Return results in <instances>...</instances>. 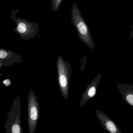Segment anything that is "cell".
<instances>
[{
    "label": "cell",
    "mask_w": 133,
    "mask_h": 133,
    "mask_svg": "<svg viewBox=\"0 0 133 133\" xmlns=\"http://www.w3.org/2000/svg\"><path fill=\"white\" fill-rule=\"evenodd\" d=\"M58 83L62 97L65 100L68 98L70 79L72 72L70 64L59 55L57 61Z\"/></svg>",
    "instance_id": "obj_4"
},
{
    "label": "cell",
    "mask_w": 133,
    "mask_h": 133,
    "mask_svg": "<svg viewBox=\"0 0 133 133\" xmlns=\"http://www.w3.org/2000/svg\"><path fill=\"white\" fill-rule=\"evenodd\" d=\"M27 110L29 133H35L39 118L40 109L37 97L33 90H30L28 95Z\"/></svg>",
    "instance_id": "obj_5"
},
{
    "label": "cell",
    "mask_w": 133,
    "mask_h": 133,
    "mask_svg": "<svg viewBox=\"0 0 133 133\" xmlns=\"http://www.w3.org/2000/svg\"><path fill=\"white\" fill-rule=\"evenodd\" d=\"M101 78V74L99 73L90 83L88 84L81 99L80 109L83 107L89 100L94 98L96 95L97 88Z\"/></svg>",
    "instance_id": "obj_7"
},
{
    "label": "cell",
    "mask_w": 133,
    "mask_h": 133,
    "mask_svg": "<svg viewBox=\"0 0 133 133\" xmlns=\"http://www.w3.org/2000/svg\"><path fill=\"white\" fill-rule=\"evenodd\" d=\"M20 10H13L11 12L10 18L16 24V27L13 29L14 32L19 35L20 38L26 41L34 38L39 32V26L36 22H31L25 19L17 18L16 14Z\"/></svg>",
    "instance_id": "obj_2"
},
{
    "label": "cell",
    "mask_w": 133,
    "mask_h": 133,
    "mask_svg": "<svg viewBox=\"0 0 133 133\" xmlns=\"http://www.w3.org/2000/svg\"><path fill=\"white\" fill-rule=\"evenodd\" d=\"M63 0H51V10L57 12Z\"/></svg>",
    "instance_id": "obj_10"
},
{
    "label": "cell",
    "mask_w": 133,
    "mask_h": 133,
    "mask_svg": "<svg viewBox=\"0 0 133 133\" xmlns=\"http://www.w3.org/2000/svg\"><path fill=\"white\" fill-rule=\"evenodd\" d=\"M71 8L72 15L70 21L77 30L78 37L89 48L93 50L95 44L88 25L75 3L73 4Z\"/></svg>",
    "instance_id": "obj_1"
},
{
    "label": "cell",
    "mask_w": 133,
    "mask_h": 133,
    "mask_svg": "<svg viewBox=\"0 0 133 133\" xmlns=\"http://www.w3.org/2000/svg\"><path fill=\"white\" fill-rule=\"evenodd\" d=\"M3 74H2L1 73V72H0V77H2L3 76Z\"/></svg>",
    "instance_id": "obj_12"
},
{
    "label": "cell",
    "mask_w": 133,
    "mask_h": 133,
    "mask_svg": "<svg viewBox=\"0 0 133 133\" xmlns=\"http://www.w3.org/2000/svg\"><path fill=\"white\" fill-rule=\"evenodd\" d=\"M23 61L22 57L12 51L0 48V67H10Z\"/></svg>",
    "instance_id": "obj_6"
},
{
    "label": "cell",
    "mask_w": 133,
    "mask_h": 133,
    "mask_svg": "<svg viewBox=\"0 0 133 133\" xmlns=\"http://www.w3.org/2000/svg\"><path fill=\"white\" fill-rule=\"evenodd\" d=\"M133 37V24L132 26V30L130 32V34L129 37V40L130 42H131L132 41V39Z\"/></svg>",
    "instance_id": "obj_11"
},
{
    "label": "cell",
    "mask_w": 133,
    "mask_h": 133,
    "mask_svg": "<svg viewBox=\"0 0 133 133\" xmlns=\"http://www.w3.org/2000/svg\"><path fill=\"white\" fill-rule=\"evenodd\" d=\"M21 101L18 95L15 98L4 125L5 133H23L21 124Z\"/></svg>",
    "instance_id": "obj_3"
},
{
    "label": "cell",
    "mask_w": 133,
    "mask_h": 133,
    "mask_svg": "<svg viewBox=\"0 0 133 133\" xmlns=\"http://www.w3.org/2000/svg\"><path fill=\"white\" fill-rule=\"evenodd\" d=\"M117 87L124 100L133 108V84L118 83Z\"/></svg>",
    "instance_id": "obj_9"
},
{
    "label": "cell",
    "mask_w": 133,
    "mask_h": 133,
    "mask_svg": "<svg viewBox=\"0 0 133 133\" xmlns=\"http://www.w3.org/2000/svg\"><path fill=\"white\" fill-rule=\"evenodd\" d=\"M95 113L102 128L106 132L109 133H122L115 122L105 113L99 109L96 110Z\"/></svg>",
    "instance_id": "obj_8"
}]
</instances>
